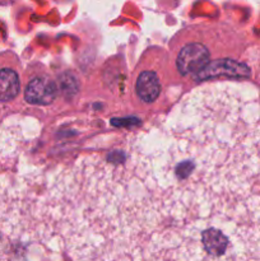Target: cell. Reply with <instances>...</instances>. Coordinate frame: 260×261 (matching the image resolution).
Segmentation results:
<instances>
[{
    "label": "cell",
    "mask_w": 260,
    "mask_h": 261,
    "mask_svg": "<svg viewBox=\"0 0 260 261\" xmlns=\"http://www.w3.org/2000/svg\"><path fill=\"white\" fill-rule=\"evenodd\" d=\"M135 89L139 98L145 103L155 101L161 93V82L154 71L145 70L139 74L135 83Z\"/></svg>",
    "instance_id": "obj_3"
},
{
    "label": "cell",
    "mask_w": 260,
    "mask_h": 261,
    "mask_svg": "<svg viewBox=\"0 0 260 261\" xmlns=\"http://www.w3.org/2000/svg\"><path fill=\"white\" fill-rule=\"evenodd\" d=\"M58 88L53 79L48 76H37L33 78L25 87L24 98L31 105L46 106L55 99Z\"/></svg>",
    "instance_id": "obj_2"
},
{
    "label": "cell",
    "mask_w": 260,
    "mask_h": 261,
    "mask_svg": "<svg viewBox=\"0 0 260 261\" xmlns=\"http://www.w3.org/2000/svg\"><path fill=\"white\" fill-rule=\"evenodd\" d=\"M211 61V53L206 46L199 42H191L184 46L177 55L178 71L184 75L200 74Z\"/></svg>",
    "instance_id": "obj_1"
},
{
    "label": "cell",
    "mask_w": 260,
    "mask_h": 261,
    "mask_svg": "<svg viewBox=\"0 0 260 261\" xmlns=\"http://www.w3.org/2000/svg\"><path fill=\"white\" fill-rule=\"evenodd\" d=\"M20 81L17 71L13 69H0V101L9 102L18 96Z\"/></svg>",
    "instance_id": "obj_4"
}]
</instances>
